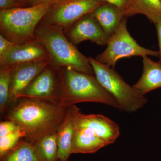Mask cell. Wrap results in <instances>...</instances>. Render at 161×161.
I'll return each instance as SVG.
<instances>
[{
    "mask_svg": "<svg viewBox=\"0 0 161 161\" xmlns=\"http://www.w3.org/2000/svg\"><path fill=\"white\" fill-rule=\"evenodd\" d=\"M68 107L62 103L40 98H20L4 113L6 120L19 124L33 142L58 130Z\"/></svg>",
    "mask_w": 161,
    "mask_h": 161,
    "instance_id": "cell-1",
    "label": "cell"
},
{
    "mask_svg": "<svg viewBox=\"0 0 161 161\" xmlns=\"http://www.w3.org/2000/svg\"><path fill=\"white\" fill-rule=\"evenodd\" d=\"M58 76L60 102L64 105L95 102L119 108L115 98L101 85L94 75L66 67L58 69Z\"/></svg>",
    "mask_w": 161,
    "mask_h": 161,
    "instance_id": "cell-2",
    "label": "cell"
},
{
    "mask_svg": "<svg viewBox=\"0 0 161 161\" xmlns=\"http://www.w3.org/2000/svg\"><path fill=\"white\" fill-rule=\"evenodd\" d=\"M36 39L44 47L50 59V64L59 69L70 67L78 71L94 75L89 59L79 51L62 30L40 23L35 31Z\"/></svg>",
    "mask_w": 161,
    "mask_h": 161,
    "instance_id": "cell-3",
    "label": "cell"
},
{
    "mask_svg": "<svg viewBox=\"0 0 161 161\" xmlns=\"http://www.w3.org/2000/svg\"><path fill=\"white\" fill-rule=\"evenodd\" d=\"M60 0H53L28 7L0 11V32L16 44L36 40L35 31L45 15Z\"/></svg>",
    "mask_w": 161,
    "mask_h": 161,
    "instance_id": "cell-4",
    "label": "cell"
},
{
    "mask_svg": "<svg viewBox=\"0 0 161 161\" xmlns=\"http://www.w3.org/2000/svg\"><path fill=\"white\" fill-rule=\"evenodd\" d=\"M96 79L101 85L114 97L119 109L123 112H136L147 104V98L133 86L125 82L113 68L89 58Z\"/></svg>",
    "mask_w": 161,
    "mask_h": 161,
    "instance_id": "cell-5",
    "label": "cell"
},
{
    "mask_svg": "<svg viewBox=\"0 0 161 161\" xmlns=\"http://www.w3.org/2000/svg\"><path fill=\"white\" fill-rule=\"evenodd\" d=\"M105 50L96 57L100 63L114 68L119 59L133 56L158 57V51L147 49L139 45L131 36L127 27V18H125L116 31L110 37Z\"/></svg>",
    "mask_w": 161,
    "mask_h": 161,
    "instance_id": "cell-6",
    "label": "cell"
},
{
    "mask_svg": "<svg viewBox=\"0 0 161 161\" xmlns=\"http://www.w3.org/2000/svg\"><path fill=\"white\" fill-rule=\"evenodd\" d=\"M105 3L100 0H60L40 23L56 26L64 31Z\"/></svg>",
    "mask_w": 161,
    "mask_h": 161,
    "instance_id": "cell-7",
    "label": "cell"
},
{
    "mask_svg": "<svg viewBox=\"0 0 161 161\" xmlns=\"http://www.w3.org/2000/svg\"><path fill=\"white\" fill-rule=\"evenodd\" d=\"M58 69L49 64L23 90L17 99L40 98L61 103Z\"/></svg>",
    "mask_w": 161,
    "mask_h": 161,
    "instance_id": "cell-8",
    "label": "cell"
},
{
    "mask_svg": "<svg viewBox=\"0 0 161 161\" xmlns=\"http://www.w3.org/2000/svg\"><path fill=\"white\" fill-rule=\"evenodd\" d=\"M64 32L75 45L90 40L97 45L105 46L110 38L104 31L93 12L81 18Z\"/></svg>",
    "mask_w": 161,
    "mask_h": 161,
    "instance_id": "cell-9",
    "label": "cell"
},
{
    "mask_svg": "<svg viewBox=\"0 0 161 161\" xmlns=\"http://www.w3.org/2000/svg\"><path fill=\"white\" fill-rule=\"evenodd\" d=\"M75 126L78 129H90L108 145L115 142L120 135L118 124L98 114L85 115L78 111L75 117Z\"/></svg>",
    "mask_w": 161,
    "mask_h": 161,
    "instance_id": "cell-10",
    "label": "cell"
},
{
    "mask_svg": "<svg viewBox=\"0 0 161 161\" xmlns=\"http://www.w3.org/2000/svg\"><path fill=\"white\" fill-rule=\"evenodd\" d=\"M50 63V60H46L12 66L9 107L15 102L19 95Z\"/></svg>",
    "mask_w": 161,
    "mask_h": 161,
    "instance_id": "cell-11",
    "label": "cell"
},
{
    "mask_svg": "<svg viewBox=\"0 0 161 161\" xmlns=\"http://www.w3.org/2000/svg\"><path fill=\"white\" fill-rule=\"evenodd\" d=\"M46 60H50L48 53L43 44L36 39L27 43L16 44L0 58V65L14 66Z\"/></svg>",
    "mask_w": 161,
    "mask_h": 161,
    "instance_id": "cell-12",
    "label": "cell"
},
{
    "mask_svg": "<svg viewBox=\"0 0 161 161\" xmlns=\"http://www.w3.org/2000/svg\"><path fill=\"white\" fill-rule=\"evenodd\" d=\"M79 111V108L75 105L69 107L66 115L58 128L57 135L59 161H68L72 154V141L75 130V117Z\"/></svg>",
    "mask_w": 161,
    "mask_h": 161,
    "instance_id": "cell-13",
    "label": "cell"
},
{
    "mask_svg": "<svg viewBox=\"0 0 161 161\" xmlns=\"http://www.w3.org/2000/svg\"><path fill=\"white\" fill-rule=\"evenodd\" d=\"M143 69L142 76L133 87L145 95L151 91L161 88V65L147 56L142 57Z\"/></svg>",
    "mask_w": 161,
    "mask_h": 161,
    "instance_id": "cell-14",
    "label": "cell"
},
{
    "mask_svg": "<svg viewBox=\"0 0 161 161\" xmlns=\"http://www.w3.org/2000/svg\"><path fill=\"white\" fill-rule=\"evenodd\" d=\"M93 14L104 31L109 37L116 31L124 18H126L124 10L108 3L98 6Z\"/></svg>",
    "mask_w": 161,
    "mask_h": 161,
    "instance_id": "cell-15",
    "label": "cell"
},
{
    "mask_svg": "<svg viewBox=\"0 0 161 161\" xmlns=\"http://www.w3.org/2000/svg\"><path fill=\"white\" fill-rule=\"evenodd\" d=\"M107 146L103 140L90 129L75 128L72 141V154L94 153Z\"/></svg>",
    "mask_w": 161,
    "mask_h": 161,
    "instance_id": "cell-16",
    "label": "cell"
},
{
    "mask_svg": "<svg viewBox=\"0 0 161 161\" xmlns=\"http://www.w3.org/2000/svg\"><path fill=\"white\" fill-rule=\"evenodd\" d=\"M57 132H51L31 142L40 161H59Z\"/></svg>",
    "mask_w": 161,
    "mask_h": 161,
    "instance_id": "cell-17",
    "label": "cell"
},
{
    "mask_svg": "<svg viewBox=\"0 0 161 161\" xmlns=\"http://www.w3.org/2000/svg\"><path fill=\"white\" fill-rule=\"evenodd\" d=\"M0 159L1 161H40L33 144L25 138Z\"/></svg>",
    "mask_w": 161,
    "mask_h": 161,
    "instance_id": "cell-18",
    "label": "cell"
},
{
    "mask_svg": "<svg viewBox=\"0 0 161 161\" xmlns=\"http://www.w3.org/2000/svg\"><path fill=\"white\" fill-rule=\"evenodd\" d=\"M151 13L161 14V0H130L125 16L127 18L137 14L146 15Z\"/></svg>",
    "mask_w": 161,
    "mask_h": 161,
    "instance_id": "cell-19",
    "label": "cell"
},
{
    "mask_svg": "<svg viewBox=\"0 0 161 161\" xmlns=\"http://www.w3.org/2000/svg\"><path fill=\"white\" fill-rule=\"evenodd\" d=\"M12 67L0 65V112L3 115L9 106V92Z\"/></svg>",
    "mask_w": 161,
    "mask_h": 161,
    "instance_id": "cell-20",
    "label": "cell"
},
{
    "mask_svg": "<svg viewBox=\"0 0 161 161\" xmlns=\"http://www.w3.org/2000/svg\"><path fill=\"white\" fill-rule=\"evenodd\" d=\"M26 137V132L22 129L0 137V158L6 155Z\"/></svg>",
    "mask_w": 161,
    "mask_h": 161,
    "instance_id": "cell-21",
    "label": "cell"
},
{
    "mask_svg": "<svg viewBox=\"0 0 161 161\" xmlns=\"http://www.w3.org/2000/svg\"><path fill=\"white\" fill-rule=\"evenodd\" d=\"M145 16H146L151 22L154 23L155 26L159 47V51H158L159 53V60L158 62L161 65V14L151 13L147 14Z\"/></svg>",
    "mask_w": 161,
    "mask_h": 161,
    "instance_id": "cell-22",
    "label": "cell"
},
{
    "mask_svg": "<svg viewBox=\"0 0 161 161\" xmlns=\"http://www.w3.org/2000/svg\"><path fill=\"white\" fill-rule=\"evenodd\" d=\"M22 129L17 123L13 121L6 120L0 123V137L13 133Z\"/></svg>",
    "mask_w": 161,
    "mask_h": 161,
    "instance_id": "cell-23",
    "label": "cell"
},
{
    "mask_svg": "<svg viewBox=\"0 0 161 161\" xmlns=\"http://www.w3.org/2000/svg\"><path fill=\"white\" fill-rule=\"evenodd\" d=\"M16 44L0 34V58L10 50Z\"/></svg>",
    "mask_w": 161,
    "mask_h": 161,
    "instance_id": "cell-24",
    "label": "cell"
},
{
    "mask_svg": "<svg viewBox=\"0 0 161 161\" xmlns=\"http://www.w3.org/2000/svg\"><path fill=\"white\" fill-rule=\"evenodd\" d=\"M24 3V0H0V8L3 10L21 8Z\"/></svg>",
    "mask_w": 161,
    "mask_h": 161,
    "instance_id": "cell-25",
    "label": "cell"
},
{
    "mask_svg": "<svg viewBox=\"0 0 161 161\" xmlns=\"http://www.w3.org/2000/svg\"><path fill=\"white\" fill-rule=\"evenodd\" d=\"M106 3H109L119 7L124 11L126 10L130 0H100Z\"/></svg>",
    "mask_w": 161,
    "mask_h": 161,
    "instance_id": "cell-26",
    "label": "cell"
},
{
    "mask_svg": "<svg viewBox=\"0 0 161 161\" xmlns=\"http://www.w3.org/2000/svg\"><path fill=\"white\" fill-rule=\"evenodd\" d=\"M52 1H53V0H29V2L31 4V6H34L37 4L50 2Z\"/></svg>",
    "mask_w": 161,
    "mask_h": 161,
    "instance_id": "cell-27",
    "label": "cell"
},
{
    "mask_svg": "<svg viewBox=\"0 0 161 161\" xmlns=\"http://www.w3.org/2000/svg\"></svg>",
    "mask_w": 161,
    "mask_h": 161,
    "instance_id": "cell-28",
    "label": "cell"
}]
</instances>
